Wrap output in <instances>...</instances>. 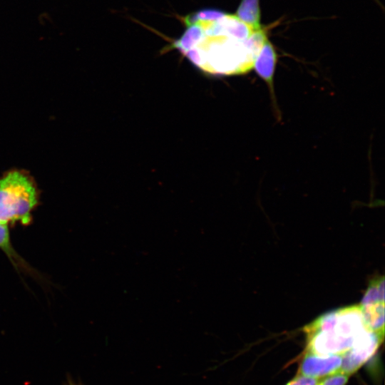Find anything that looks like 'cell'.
Here are the masks:
<instances>
[{"mask_svg": "<svg viewBox=\"0 0 385 385\" xmlns=\"http://www.w3.org/2000/svg\"><path fill=\"white\" fill-rule=\"evenodd\" d=\"M376 1H377V0H376Z\"/></svg>", "mask_w": 385, "mask_h": 385, "instance_id": "cell-14", "label": "cell"}, {"mask_svg": "<svg viewBox=\"0 0 385 385\" xmlns=\"http://www.w3.org/2000/svg\"><path fill=\"white\" fill-rule=\"evenodd\" d=\"M235 15L253 30L262 29L260 0H242Z\"/></svg>", "mask_w": 385, "mask_h": 385, "instance_id": "cell-8", "label": "cell"}, {"mask_svg": "<svg viewBox=\"0 0 385 385\" xmlns=\"http://www.w3.org/2000/svg\"><path fill=\"white\" fill-rule=\"evenodd\" d=\"M37 203L36 187L26 173L14 170L0 179V223L26 225Z\"/></svg>", "mask_w": 385, "mask_h": 385, "instance_id": "cell-3", "label": "cell"}, {"mask_svg": "<svg viewBox=\"0 0 385 385\" xmlns=\"http://www.w3.org/2000/svg\"><path fill=\"white\" fill-rule=\"evenodd\" d=\"M374 302H384V276L377 277L369 282L359 304L365 305Z\"/></svg>", "mask_w": 385, "mask_h": 385, "instance_id": "cell-9", "label": "cell"}, {"mask_svg": "<svg viewBox=\"0 0 385 385\" xmlns=\"http://www.w3.org/2000/svg\"><path fill=\"white\" fill-rule=\"evenodd\" d=\"M384 339L369 328L356 338L352 346L342 356L339 372L351 376L377 351Z\"/></svg>", "mask_w": 385, "mask_h": 385, "instance_id": "cell-4", "label": "cell"}, {"mask_svg": "<svg viewBox=\"0 0 385 385\" xmlns=\"http://www.w3.org/2000/svg\"><path fill=\"white\" fill-rule=\"evenodd\" d=\"M359 305L367 327L384 339V302Z\"/></svg>", "mask_w": 385, "mask_h": 385, "instance_id": "cell-7", "label": "cell"}, {"mask_svg": "<svg viewBox=\"0 0 385 385\" xmlns=\"http://www.w3.org/2000/svg\"><path fill=\"white\" fill-rule=\"evenodd\" d=\"M349 377L345 374L337 372L319 380L317 385H346Z\"/></svg>", "mask_w": 385, "mask_h": 385, "instance_id": "cell-11", "label": "cell"}, {"mask_svg": "<svg viewBox=\"0 0 385 385\" xmlns=\"http://www.w3.org/2000/svg\"><path fill=\"white\" fill-rule=\"evenodd\" d=\"M186 30L173 46L203 72L239 75L250 71L267 38L236 15L204 9L187 16Z\"/></svg>", "mask_w": 385, "mask_h": 385, "instance_id": "cell-1", "label": "cell"}, {"mask_svg": "<svg viewBox=\"0 0 385 385\" xmlns=\"http://www.w3.org/2000/svg\"><path fill=\"white\" fill-rule=\"evenodd\" d=\"M366 328L359 304L329 312L304 327L305 351L343 355Z\"/></svg>", "mask_w": 385, "mask_h": 385, "instance_id": "cell-2", "label": "cell"}, {"mask_svg": "<svg viewBox=\"0 0 385 385\" xmlns=\"http://www.w3.org/2000/svg\"><path fill=\"white\" fill-rule=\"evenodd\" d=\"M320 379L298 375L285 385H317Z\"/></svg>", "mask_w": 385, "mask_h": 385, "instance_id": "cell-12", "label": "cell"}, {"mask_svg": "<svg viewBox=\"0 0 385 385\" xmlns=\"http://www.w3.org/2000/svg\"><path fill=\"white\" fill-rule=\"evenodd\" d=\"M69 385H74V384H69Z\"/></svg>", "mask_w": 385, "mask_h": 385, "instance_id": "cell-13", "label": "cell"}, {"mask_svg": "<svg viewBox=\"0 0 385 385\" xmlns=\"http://www.w3.org/2000/svg\"><path fill=\"white\" fill-rule=\"evenodd\" d=\"M277 63V54L272 43L267 38L254 62L253 68L257 75L267 84L274 96V74Z\"/></svg>", "mask_w": 385, "mask_h": 385, "instance_id": "cell-6", "label": "cell"}, {"mask_svg": "<svg viewBox=\"0 0 385 385\" xmlns=\"http://www.w3.org/2000/svg\"><path fill=\"white\" fill-rule=\"evenodd\" d=\"M0 248L8 255L12 262L19 263L20 259L10 242L8 225L1 223H0Z\"/></svg>", "mask_w": 385, "mask_h": 385, "instance_id": "cell-10", "label": "cell"}, {"mask_svg": "<svg viewBox=\"0 0 385 385\" xmlns=\"http://www.w3.org/2000/svg\"><path fill=\"white\" fill-rule=\"evenodd\" d=\"M342 354L318 355L305 351L300 361L298 375L320 379L339 371Z\"/></svg>", "mask_w": 385, "mask_h": 385, "instance_id": "cell-5", "label": "cell"}]
</instances>
